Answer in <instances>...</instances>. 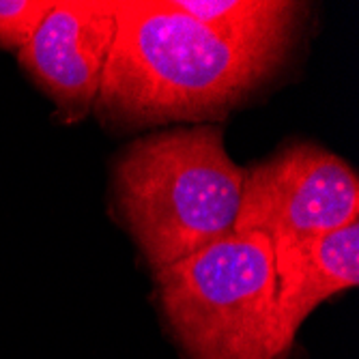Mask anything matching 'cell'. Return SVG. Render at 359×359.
Wrapping results in <instances>:
<instances>
[{"mask_svg": "<svg viewBox=\"0 0 359 359\" xmlns=\"http://www.w3.org/2000/svg\"><path fill=\"white\" fill-rule=\"evenodd\" d=\"M280 65L228 43L170 0H118L95 110L123 129L213 121L243 104Z\"/></svg>", "mask_w": 359, "mask_h": 359, "instance_id": "obj_1", "label": "cell"}, {"mask_svg": "<svg viewBox=\"0 0 359 359\" xmlns=\"http://www.w3.org/2000/svg\"><path fill=\"white\" fill-rule=\"evenodd\" d=\"M243 168L213 123L140 138L114 164L118 213L153 271L235 235Z\"/></svg>", "mask_w": 359, "mask_h": 359, "instance_id": "obj_2", "label": "cell"}, {"mask_svg": "<svg viewBox=\"0 0 359 359\" xmlns=\"http://www.w3.org/2000/svg\"><path fill=\"white\" fill-rule=\"evenodd\" d=\"M157 302L187 359H286L271 241L231 235L155 271Z\"/></svg>", "mask_w": 359, "mask_h": 359, "instance_id": "obj_3", "label": "cell"}, {"mask_svg": "<svg viewBox=\"0 0 359 359\" xmlns=\"http://www.w3.org/2000/svg\"><path fill=\"white\" fill-rule=\"evenodd\" d=\"M357 217L359 181L348 161L297 142L243 170L235 235H263L280 245L332 233Z\"/></svg>", "mask_w": 359, "mask_h": 359, "instance_id": "obj_4", "label": "cell"}, {"mask_svg": "<svg viewBox=\"0 0 359 359\" xmlns=\"http://www.w3.org/2000/svg\"><path fill=\"white\" fill-rule=\"evenodd\" d=\"M116 37V3H56L18 60L65 123L82 121L100 97L106 62Z\"/></svg>", "mask_w": 359, "mask_h": 359, "instance_id": "obj_5", "label": "cell"}, {"mask_svg": "<svg viewBox=\"0 0 359 359\" xmlns=\"http://www.w3.org/2000/svg\"><path fill=\"white\" fill-rule=\"evenodd\" d=\"M280 336L288 351L304 320L359 282V222L332 233L271 245Z\"/></svg>", "mask_w": 359, "mask_h": 359, "instance_id": "obj_6", "label": "cell"}, {"mask_svg": "<svg viewBox=\"0 0 359 359\" xmlns=\"http://www.w3.org/2000/svg\"><path fill=\"white\" fill-rule=\"evenodd\" d=\"M170 5L228 43L276 60L286 58L306 7L286 0H170Z\"/></svg>", "mask_w": 359, "mask_h": 359, "instance_id": "obj_7", "label": "cell"}, {"mask_svg": "<svg viewBox=\"0 0 359 359\" xmlns=\"http://www.w3.org/2000/svg\"><path fill=\"white\" fill-rule=\"evenodd\" d=\"M54 5V0H0V48L22 50Z\"/></svg>", "mask_w": 359, "mask_h": 359, "instance_id": "obj_8", "label": "cell"}]
</instances>
